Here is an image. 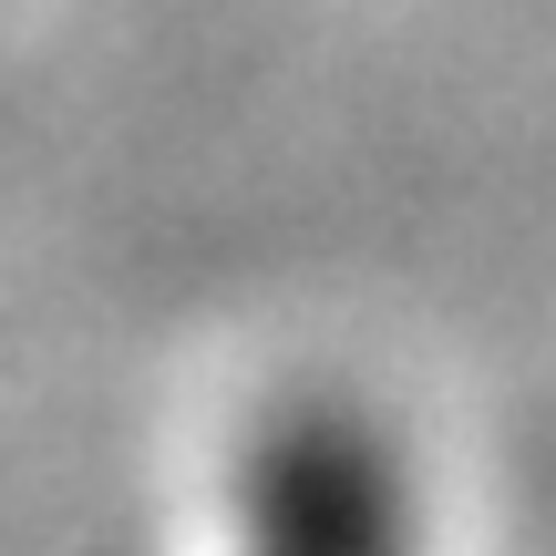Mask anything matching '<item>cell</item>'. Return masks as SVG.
I'll use <instances>...</instances> for the list:
<instances>
[{
	"label": "cell",
	"instance_id": "cell-1",
	"mask_svg": "<svg viewBox=\"0 0 556 556\" xmlns=\"http://www.w3.org/2000/svg\"><path fill=\"white\" fill-rule=\"evenodd\" d=\"M258 556H402L392 475L351 422H289L258 464Z\"/></svg>",
	"mask_w": 556,
	"mask_h": 556
}]
</instances>
